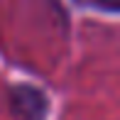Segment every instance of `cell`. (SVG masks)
Masks as SVG:
<instances>
[{"instance_id": "obj_1", "label": "cell", "mask_w": 120, "mask_h": 120, "mask_svg": "<svg viewBox=\"0 0 120 120\" xmlns=\"http://www.w3.org/2000/svg\"><path fill=\"white\" fill-rule=\"evenodd\" d=\"M101 8H105V10H118L120 8V0H96Z\"/></svg>"}]
</instances>
